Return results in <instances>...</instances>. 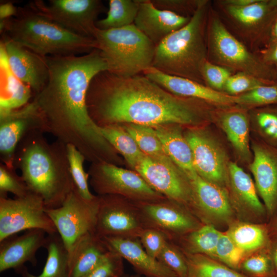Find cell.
<instances>
[{"label":"cell","instance_id":"cell-28","mask_svg":"<svg viewBox=\"0 0 277 277\" xmlns=\"http://www.w3.org/2000/svg\"><path fill=\"white\" fill-rule=\"evenodd\" d=\"M109 250L103 239L95 233L86 236L70 257L69 277H86Z\"/></svg>","mask_w":277,"mask_h":277},{"label":"cell","instance_id":"cell-40","mask_svg":"<svg viewBox=\"0 0 277 277\" xmlns=\"http://www.w3.org/2000/svg\"><path fill=\"white\" fill-rule=\"evenodd\" d=\"M246 255L223 231L216 246L213 259L238 271Z\"/></svg>","mask_w":277,"mask_h":277},{"label":"cell","instance_id":"cell-31","mask_svg":"<svg viewBox=\"0 0 277 277\" xmlns=\"http://www.w3.org/2000/svg\"><path fill=\"white\" fill-rule=\"evenodd\" d=\"M224 231L246 254L268 247L270 239L267 223L236 220Z\"/></svg>","mask_w":277,"mask_h":277},{"label":"cell","instance_id":"cell-22","mask_svg":"<svg viewBox=\"0 0 277 277\" xmlns=\"http://www.w3.org/2000/svg\"><path fill=\"white\" fill-rule=\"evenodd\" d=\"M143 74L175 95L197 99L219 108L236 105V96L215 91L191 80L170 75L152 67L145 69Z\"/></svg>","mask_w":277,"mask_h":277},{"label":"cell","instance_id":"cell-7","mask_svg":"<svg viewBox=\"0 0 277 277\" xmlns=\"http://www.w3.org/2000/svg\"><path fill=\"white\" fill-rule=\"evenodd\" d=\"M208 60L234 72L276 82L277 73L235 36L216 11L210 8L206 27Z\"/></svg>","mask_w":277,"mask_h":277},{"label":"cell","instance_id":"cell-9","mask_svg":"<svg viewBox=\"0 0 277 277\" xmlns=\"http://www.w3.org/2000/svg\"><path fill=\"white\" fill-rule=\"evenodd\" d=\"M90 185L98 195H116L136 202L165 199L136 171L102 162L92 163L88 172Z\"/></svg>","mask_w":277,"mask_h":277},{"label":"cell","instance_id":"cell-48","mask_svg":"<svg viewBox=\"0 0 277 277\" xmlns=\"http://www.w3.org/2000/svg\"><path fill=\"white\" fill-rule=\"evenodd\" d=\"M138 239L146 252L156 259L168 240L161 231L148 228L142 231Z\"/></svg>","mask_w":277,"mask_h":277},{"label":"cell","instance_id":"cell-36","mask_svg":"<svg viewBox=\"0 0 277 277\" xmlns=\"http://www.w3.org/2000/svg\"><path fill=\"white\" fill-rule=\"evenodd\" d=\"M121 125L132 136L141 150L145 155L161 160L170 159L166 154L152 127L134 124Z\"/></svg>","mask_w":277,"mask_h":277},{"label":"cell","instance_id":"cell-6","mask_svg":"<svg viewBox=\"0 0 277 277\" xmlns=\"http://www.w3.org/2000/svg\"><path fill=\"white\" fill-rule=\"evenodd\" d=\"M93 38L114 74L130 76L152 67L155 46L134 24L105 30L96 27Z\"/></svg>","mask_w":277,"mask_h":277},{"label":"cell","instance_id":"cell-39","mask_svg":"<svg viewBox=\"0 0 277 277\" xmlns=\"http://www.w3.org/2000/svg\"><path fill=\"white\" fill-rule=\"evenodd\" d=\"M236 96V105L254 109L277 105V84L265 85Z\"/></svg>","mask_w":277,"mask_h":277},{"label":"cell","instance_id":"cell-2","mask_svg":"<svg viewBox=\"0 0 277 277\" xmlns=\"http://www.w3.org/2000/svg\"><path fill=\"white\" fill-rule=\"evenodd\" d=\"M86 105L90 117L99 127L124 124L196 125L213 113L212 105L173 94L143 74L123 76L108 70L92 80Z\"/></svg>","mask_w":277,"mask_h":277},{"label":"cell","instance_id":"cell-26","mask_svg":"<svg viewBox=\"0 0 277 277\" xmlns=\"http://www.w3.org/2000/svg\"><path fill=\"white\" fill-rule=\"evenodd\" d=\"M220 109L214 113L222 128L239 157L249 162L252 155L249 146V116L246 109L236 105Z\"/></svg>","mask_w":277,"mask_h":277},{"label":"cell","instance_id":"cell-33","mask_svg":"<svg viewBox=\"0 0 277 277\" xmlns=\"http://www.w3.org/2000/svg\"><path fill=\"white\" fill-rule=\"evenodd\" d=\"M104 138L133 168L145 155L129 133L121 124L100 127Z\"/></svg>","mask_w":277,"mask_h":277},{"label":"cell","instance_id":"cell-47","mask_svg":"<svg viewBox=\"0 0 277 277\" xmlns=\"http://www.w3.org/2000/svg\"><path fill=\"white\" fill-rule=\"evenodd\" d=\"M159 9L176 14L191 17L197 9L201 0H151Z\"/></svg>","mask_w":277,"mask_h":277},{"label":"cell","instance_id":"cell-30","mask_svg":"<svg viewBox=\"0 0 277 277\" xmlns=\"http://www.w3.org/2000/svg\"><path fill=\"white\" fill-rule=\"evenodd\" d=\"M44 248L47 250V257L39 275L30 273L26 266L17 273L21 277H69V254L57 232L47 234Z\"/></svg>","mask_w":277,"mask_h":277},{"label":"cell","instance_id":"cell-20","mask_svg":"<svg viewBox=\"0 0 277 277\" xmlns=\"http://www.w3.org/2000/svg\"><path fill=\"white\" fill-rule=\"evenodd\" d=\"M252 149L249 167L269 221L277 210V147L260 142L253 144Z\"/></svg>","mask_w":277,"mask_h":277},{"label":"cell","instance_id":"cell-11","mask_svg":"<svg viewBox=\"0 0 277 277\" xmlns=\"http://www.w3.org/2000/svg\"><path fill=\"white\" fill-rule=\"evenodd\" d=\"M28 6L62 27L92 38L96 19L106 10L100 0H37Z\"/></svg>","mask_w":277,"mask_h":277},{"label":"cell","instance_id":"cell-5","mask_svg":"<svg viewBox=\"0 0 277 277\" xmlns=\"http://www.w3.org/2000/svg\"><path fill=\"white\" fill-rule=\"evenodd\" d=\"M211 3L201 0L189 22L155 46L152 67L205 85L202 67L208 60L206 27Z\"/></svg>","mask_w":277,"mask_h":277},{"label":"cell","instance_id":"cell-29","mask_svg":"<svg viewBox=\"0 0 277 277\" xmlns=\"http://www.w3.org/2000/svg\"><path fill=\"white\" fill-rule=\"evenodd\" d=\"M0 110H12L29 103L33 96L30 87L19 80L12 72L4 48L1 45Z\"/></svg>","mask_w":277,"mask_h":277},{"label":"cell","instance_id":"cell-46","mask_svg":"<svg viewBox=\"0 0 277 277\" xmlns=\"http://www.w3.org/2000/svg\"><path fill=\"white\" fill-rule=\"evenodd\" d=\"M124 274L123 259L109 250L96 267L86 277H122Z\"/></svg>","mask_w":277,"mask_h":277},{"label":"cell","instance_id":"cell-43","mask_svg":"<svg viewBox=\"0 0 277 277\" xmlns=\"http://www.w3.org/2000/svg\"><path fill=\"white\" fill-rule=\"evenodd\" d=\"M30 191L22 176L16 173L15 168L0 163V196L8 197V193H11L14 197H19Z\"/></svg>","mask_w":277,"mask_h":277},{"label":"cell","instance_id":"cell-4","mask_svg":"<svg viewBox=\"0 0 277 277\" xmlns=\"http://www.w3.org/2000/svg\"><path fill=\"white\" fill-rule=\"evenodd\" d=\"M0 30L3 38L43 57L86 54L97 49L94 38L71 32L28 5L18 7L14 16L1 21Z\"/></svg>","mask_w":277,"mask_h":277},{"label":"cell","instance_id":"cell-52","mask_svg":"<svg viewBox=\"0 0 277 277\" xmlns=\"http://www.w3.org/2000/svg\"><path fill=\"white\" fill-rule=\"evenodd\" d=\"M277 42V17L273 23L269 32L263 43L265 48L269 47Z\"/></svg>","mask_w":277,"mask_h":277},{"label":"cell","instance_id":"cell-25","mask_svg":"<svg viewBox=\"0 0 277 277\" xmlns=\"http://www.w3.org/2000/svg\"><path fill=\"white\" fill-rule=\"evenodd\" d=\"M108 249L126 260L144 277H177L156 259L148 254L138 238H102Z\"/></svg>","mask_w":277,"mask_h":277},{"label":"cell","instance_id":"cell-19","mask_svg":"<svg viewBox=\"0 0 277 277\" xmlns=\"http://www.w3.org/2000/svg\"><path fill=\"white\" fill-rule=\"evenodd\" d=\"M184 135L191 148L197 173L204 179L226 189L229 162L220 144L203 130H189Z\"/></svg>","mask_w":277,"mask_h":277},{"label":"cell","instance_id":"cell-41","mask_svg":"<svg viewBox=\"0 0 277 277\" xmlns=\"http://www.w3.org/2000/svg\"><path fill=\"white\" fill-rule=\"evenodd\" d=\"M267 144L277 147V107H263L252 112Z\"/></svg>","mask_w":277,"mask_h":277},{"label":"cell","instance_id":"cell-42","mask_svg":"<svg viewBox=\"0 0 277 277\" xmlns=\"http://www.w3.org/2000/svg\"><path fill=\"white\" fill-rule=\"evenodd\" d=\"M157 260L172 271L177 277H187L188 266L185 255L172 241H167Z\"/></svg>","mask_w":277,"mask_h":277},{"label":"cell","instance_id":"cell-49","mask_svg":"<svg viewBox=\"0 0 277 277\" xmlns=\"http://www.w3.org/2000/svg\"><path fill=\"white\" fill-rule=\"evenodd\" d=\"M261 53L259 56L266 64L272 67L277 66V42L264 49Z\"/></svg>","mask_w":277,"mask_h":277},{"label":"cell","instance_id":"cell-27","mask_svg":"<svg viewBox=\"0 0 277 277\" xmlns=\"http://www.w3.org/2000/svg\"><path fill=\"white\" fill-rule=\"evenodd\" d=\"M179 126L166 124L152 127L167 156L188 179L197 172L191 148Z\"/></svg>","mask_w":277,"mask_h":277},{"label":"cell","instance_id":"cell-1","mask_svg":"<svg viewBox=\"0 0 277 277\" xmlns=\"http://www.w3.org/2000/svg\"><path fill=\"white\" fill-rule=\"evenodd\" d=\"M49 77L32 101L43 120L45 132L65 144L74 145L92 163H112L116 150L90 117L87 93L93 78L108 70L101 52L95 49L82 55L45 57Z\"/></svg>","mask_w":277,"mask_h":277},{"label":"cell","instance_id":"cell-54","mask_svg":"<svg viewBox=\"0 0 277 277\" xmlns=\"http://www.w3.org/2000/svg\"><path fill=\"white\" fill-rule=\"evenodd\" d=\"M122 277H144L137 273V274H124Z\"/></svg>","mask_w":277,"mask_h":277},{"label":"cell","instance_id":"cell-38","mask_svg":"<svg viewBox=\"0 0 277 277\" xmlns=\"http://www.w3.org/2000/svg\"><path fill=\"white\" fill-rule=\"evenodd\" d=\"M66 149L70 172L75 188L85 199H93L96 195H93L89 188V174L85 172L83 167L86 160L85 156L72 144H67Z\"/></svg>","mask_w":277,"mask_h":277},{"label":"cell","instance_id":"cell-24","mask_svg":"<svg viewBox=\"0 0 277 277\" xmlns=\"http://www.w3.org/2000/svg\"><path fill=\"white\" fill-rule=\"evenodd\" d=\"M138 3L134 24L155 46L186 25L191 17L159 9L151 0H138Z\"/></svg>","mask_w":277,"mask_h":277},{"label":"cell","instance_id":"cell-50","mask_svg":"<svg viewBox=\"0 0 277 277\" xmlns=\"http://www.w3.org/2000/svg\"><path fill=\"white\" fill-rule=\"evenodd\" d=\"M18 10L11 2H6L1 4L0 6V18L1 21L5 20L14 16Z\"/></svg>","mask_w":277,"mask_h":277},{"label":"cell","instance_id":"cell-12","mask_svg":"<svg viewBox=\"0 0 277 277\" xmlns=\"http://www.w3.org/2000/svg\"><path fill=\"white\" fill-rule=\"evenodd\" d=\"M98 196L95 233L101 238H139L146 228L136 202L116 195Z\"/></svg>","mask_w":277,"mask_h":277},{"label":"cell","instance_id":"cell-16","mask_svg":"<svg viewBox=\"0 0 277 277\" xmlns=\"http://www.w3.org/2000/svg\"><path fill=\"white\" fill-rule=\"evenodd\" d=\"M188 180L192 194L191 212L204 225H212L222 231L236 220L226 189L204 179L197 173Z\"/></svg>","mask_w":277,"mask_h":277},{"label":"cell","instance_id":"cell-55","mask_svg":"<svg viewBox=\"0 0 277 277\" xmlns=\"http://www.w3.org/2000/svg\"><path fill=\"white\" fill-rule=\"evenodd\" d=\"M276 73H277V72H276Z\"/></svg>","mask_w":277,"mask_h":277},{"label":"cell","instance_id":"cell-3","mask_svg":"<svg viewBox=\"0 0 277 277\" xmlns=\"http://www.w3.org/2000/svg\"><path fill=\"white\" fill-rule=\"evenodd\" d=\"M44 132L29 133L18 144L13 165L30 191L41 196L46 209L60 207L75 187L70 172L66 144L49 143Z\"/></svg>","mask_w":277,"mask_h":277},{"label":"cell","instance_id":"cell-13","mask_svg":"<svg viewBox=\"0 0 277 277\" xmlns=\"http://www.w3.org/2000/svg\"><path fill=\"white\" fill-rule=\"evenodd\" d=\"M134 169L154 190L191 212L192 194L189 181L170 159L145 155Z\"/></svg>","mask_w":277,"mask_h":277},{"label":"cell","instance_id":"cell-21","mask_svg":"<svg viewBox=\"0 0 277 277\" xmlns=\"http://www.w3.org/2000/svg\"><path fill=\"white\" fill-rule=\"evenodd\" d=\"M10 70L21 82L29 86L33 95L44 88L49 77V69L45 57L7 38H3Z\"/></svg>","mask_w":277,"mask_h":277},{"label":"cell","instance_id":"cell-35","mask_svg":"<svg viewBox=\"0 0 277 277\" xmlns=\"http://www.w3.org/2000/svg\"><path fill=\"white\" fill-rule=\"evenodd\" d=\"M139 6L138 0H110L107 16L96 22L101 30L120 28L134 24Z\"/></svg>","mask_w":277,"mask_h":277},{"label":"cell","instance_id":"cell-37","mask_svg":"<svg viewBox=\"0 0 277 277\" xmlns=\"http://www.w3.org/2000/svg\"><path fill=\"white\" fill-rule=\"evenodd\" d=\"M238 271L247 277H276L268 247L246 254Z\"/></svg>","mask_w":277,"mask_h":277},{"label":"cell","instance_id":"cell-18","mask_svg":"<svg viewBox=\"0 0 277 277\" xmlns=\"http://www.w3.org/2000/svg\"><path fill=\"white\" fill-rule=\"evenodd\" d=\"M226 190L236 220L254 223L268 222L266 207L260 200L254 181L235 162L228 163Z\"/></svg>","mask_w":277,"mask_h":277},{"label":"cell","instance_id":"cell-44","mask_svg":"<svg viewBox=\"0 0 277 277\" xmlns=\"http://www.w3.org/2000/svg\"><path fill=\"white\" fill-rule=\"evenodd\" d=\"M277 84L243 72H235L227 81L224 93L231 96H238L265 85Z\"/></svg>","mask_w":277,"mask_h":277},{"label":"cell","instance_id":"cell-23","mask_svg":"<svg viewBox=\"0 0 277 277\" xmlns=\"http://www.w3.org/2000/svg\"><path fill=\"white\" fill-rule=\"evenodd\" d=\"M46 233L41 229H30L22 235L15 234L1 241L0 272L13 269L18 273L27 262L36 266V254L44 246Z\"/></svg>","mask_w":277,"mask_h":277},{"label":"cell","instance_id":"cell-10","mask_svg":"<svg viewBox=\"0 0 277 277\" xmlns=\"http://www.w3.org/2000/svg\"><path fill=\"white\" fill-rule=\"evenodd\" d=\"M42 198L30 191L13 199L0 196V242L22 231L38 229L57 232Z\"/></svg>","mask_w":277,"mask_h":277},{"label":"cell","instance_id":"cell-8","mask_svg":"<svg viewBox=\"0 0 277 277\" xmlns=\"http://www.w3.org/2000/svg\"><path fill=\"white\" fill-rule=\"evenodd\" d=\"M98 196L85 199L74 187L58 207L46 209L68 252L69 259L79 242L95 233Z\"/></svg>","mask_w":277,"mask_h":277},{"label":"cell","instance_id":"cell-15","mask_svg":"<svg viewBox=\"0 0 277 277\" xmlns=\"http://www.w3.org/2000/svg\"><path fill=\"white\" fill-rule=\"evenodd\" d=\"M136 204L145 228L161 231L171 241L204 225L186 207L167 198Z\"/></svg>","mask_w":277,"mask_h":277},{"label":"cell","instance_id":"cell-34","mask_svg":"<svg viewBox=\"0 0 277 277\" xmlns=\"http://www.w3.org/2000/svg\"><path fill=\"white\" fill-rule=\"evenodd\" d=\"M184 253L188 266L187 277H247L206 255Z\"/></svg>","mask_w":277,"mask_h":277},{"label":"cell","instance_id":"cell-45","mask_svg":"<svg viewBox=\"0 0 277 277\" xmlns=\"http://www.w3.org/2000/svg\"><path fill=\"white\" fill-rule=\"evenodd\" d=\"M232 70L207 60L203 64L201 74L204 84L215 91L224 93L226 83L233 74Z\"/></svg>","mask_w":277,"mask_h":277},{"label":"cell","instance_id":"cell-32","mask_svg":"<svg viewBox=\"0 0 277 277\" xmlns=\"http://www.w3.org/2000/svg\"><path fill=\"white\" fill-rule=\"evenodd\" d=\"M222 231L212 225H203L172 242L185 253L205 255L214 259Z\"/></svg>","mask_w":277,"mask_h":277},{"label":"cell","instance_id":"cell-17","mask_svg":"<svg viewBox=\"0 0 277 277\" xmlns=\"http://www.w3.org/2000/svg\"><path fill=\"white\" fill-rule=\"evenodd\" d=\"M35 130L45 133L43 120L32 100L17 109L0 110L1 163L15 168L14 157L18 144Z\"/></svg>","mask_w":277,"mask_h":277},{"label":"cell","instance_id":"cell-51","mask_svg":"<svg viewBox=\"0 0 277 277\" xmlns=\"http://www.w3.org/2000/svg\"><path fill=\"white\" fill-rule=\"evenodd\" d=\"M268 249L273 263L275 276L277 277V234L270 236Z\"/></svg>","mask_w":277,"mask_h":277},{"label":"cell","instance_id":"cell-14","mask_svg":"<svg viewBox=\"0 0 277 277\" xmlns=\"http://www.w3.org/2000/svg\"><path fill=\"white\" fill-rule=\"evenodd\" d=\"M224 17L240 36L249 45L264 43L277 17V0H255L243 7H233L217 1Z\"/></svg>","mask_w":277,"mask_h":277},{"label":"cell","instance_id":"cell-53","mask_svg":"<svg viewBox=\"0 0 277 277\" xmlns=\"http://www.w3.org/2000/svg\"><path fill=\"white\" fill-rule=\"evenodd\" d=\"M270 235L277 234V210L267 223Z\"/></svg>","mask_w":277,"mask_h":277}]
</instances>
